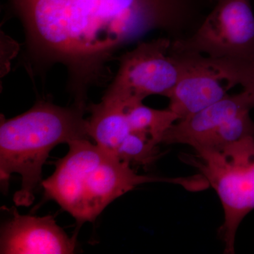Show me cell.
I'll return each mask as SVG.
<instances>
[{
    "label": "cell",
    "instance_id": "cell-4",
    "mask_svg": "<svg viewBox=\"0 0 254 254\" xmlns=\"http://www.w3.org/2000/svg\"><path fill=\"white\" fill-rule=\"evenodd\" d=\"M181 160L194 167L218 193L224 211L218 230L224 253H235L241 222L254 209V137L219 147L193 148Z\"/></svg>",
    "mask_w": 254,
    "mask_h": 254
},
{
    "label": "cell",
    "instance_id": "cell-14",
    "mask_svg": "<svg viewBox=\"0 0 254 254\" xmlns=\"http://www.w3.org/2000/svg\"><path fill=\"white\" fill-rule=\"evenodd\" d=\"M243 89L247 90L252 95V98H253L254 103V71L252 73L250 78H248L247 81L246 82L245 85L242 86Z\"/></svg>",
    "mask_w": 254,
    "mask_h": 254
},
{
    "label": "cell",
    "instance_id": "cell-13",
    "mask_svg": "<svg viewBox=\"0 0 254 254\" xmlns=\"http://www.w3.org/2000/svg\"><path fill=\"white\" fill-rule=\"evenodd\" d=\"M249 137H254V122L251 118L250 111H247L228 120L219 127L203 145L193 148H219Z\"/></svg>",
    "mask_w": 254,
    "mask_h": 254
},
{
    "label": "cell",
    "instance_id": "cell-16",
    "mask_svg": "<svg viewBox=\"0 0 254 254\" xmlns=\"http://www.w3.org/2000/svg\"><path fill=\"white\" fill-rule=\"evenodd\" d=\"M252 2H253V4H254V0H252Z\"/></svg>",
    "mask_w": 254,
    "mask_h": 254
},
{
    "label": "cell",
    "instance_id": "cell-1",
    "mask_svg": "<svg viewBox=\"0 0 254 254\" xmlns=\"http://www.w3.org/2000/svg\"><path fill=\"white\" fill-rule=\"evenodd\" d=\"M25 33L21 64L32 78L60 64L75 104L108 81V64L124 47L153 31L190 36L203 15L198 0H9Z\"/></svg>",
    "mask_w": 254,
    "mask_h": 254
},
{
    "label": "cell",
    "instance_id": "cell-6",
    "mask_svg": "<svg viewBox=\"0 0 254 254\" xmlns=\"http://www.w3.org/2000/svg\"><path fill=\"white\" fill-rule=\"evenodd\" d=\"M173 40L159 37L140 41L119 58L118 72L101 100L128 110L150 95L167 97L185 69L183 53L173 49Z\"/></svg>",
    "mask_w": 254,
    "mask_h": 254
},
{
    "label": "cell",
    "instance_id": "cell-7",
    "mask_svg": "<svg viewBox=\"0 0 254 254\" xmlns=\"http://www.w3.org/2000/svg\"><path fill=\"white\" fill-rule=\"evenodd\" d=\"M177 50L185 56V69L168 96V108L182 120L223 99L228 95L227 92L230 88L224 86V82H227L223 74L208 58Z\"/></svg>",
    "mask_w": 254,
    "mask_h": 254
},
{
    "label": "cell",
    "instance_id": "cell-2",
    "mask_svg": "<svg viewBox=\"0 0 254 254\" xmlns=\"http://www.w3.org/2000/svg\"><path fill=\"white\" fill-rule=\"evenodd\" d=\"M68 151L55 163L51 176L41 182L48 199L55 200L78 224L94 222L114 200L151 182L180 185L190 191L205 190L204 177H163L138 175L131 165L93 144L88 138L73 140Z\"/></svg>",
    "mask_w": 254,
    "mask_h": 254
},
{
    "label": "cell",
    "instance_id": "cell-12",
    "mask_svg": "<svg viewBox=\"0 0 254 254\" xmlns=\"http://www.w3.org/2000/svg\"><path fill=\"white\" fill-rule=\"evenodd\" d=\"M159 145L145 135L131 131L120 145L116 157L131 165L148 167L160 156Z\"/></svg>",
    "mask_w": 254,
    "mask_h": 254
},
{
    "label": "cell",
    "instance_id": "cell-8",
    "mask_svg": "<svg viewBox=\"0 0 254 254\" xmlns=\"http://www.w3.org/2000/svg\"><path fill=\"white\" fill-rule=\"evenodd\" d=\"M76 237H69L51 215H23L16 209L1 229L0 254H70Z\"/></svg>",
    "mask_w": 254,
    "mask_h": 254
},
{
    "label": "cell",
    "instance_id": "cell-11",
    "mask_svg": "<svg viewBox=\"0 0 254 254\" xmlns=\"http://www.w3.org/2000/svg\"><path fill=\"white\" fill-rule=\"evenodd\" d=\"M127 115L131 131L145 135L158 144L163 143L165 133L180 120L169 108L154 109L143 103L128 108Z\"/></svg>",
    "mask_w": 254,
    "mask_h": 254
},
{
    "label": "cell",
    "instance_id": "cell-9",
    "mask_svg": "<svg viewBox=\"0 0 254 254\" xmlns=\"http://www.w3.org/2000/svg\"><path fill=\"white\" fill-rule=\"evenodd\" d=\"M254 108L253 98L247 90L228 95L205 109L178 120L165 133L162 143L186 144L192 148L203 145L228 120Z\"/></svg>",
    "mask_w": 254,
    "mask_h": 254
},
{
    "label": "cell",
    "instance_id": "cell-15",
    "mask_svg": "<svg viewBox=\"0 0 254 254\" xmlns=\"http://www.w3.org/2000/svg\"><path fill=\"white\" fill-rule=\"evenodd\" d=\"M209 1H211V2H213V4H214L217 0H209Z\"/></svg>",
    "mask_w": 254,
    "mask_h": 254
},
{
    "label": "cell",
    "instance_id": "cell-10",
    "mask_svg": "<svg viewBox=\"0 0 254 254\" xmlns=\"http://www.w3.org/2000/svg\"><path fill=\"white\" fill-rule=\"evenodd\" d=\"M91 117L88 120L90 138L98 146L116 156L120 145L131 132L125 108L101 100L90 105Z\"/></svg>",
    "mask_w": 254,
    "mask_h": 254
},
{
    "label": "cell",
    "instance_id": "cell-5",
    "mask_svg": "<svg viewBox=\"0 0 254 254\" xmlns=\"http://www.w3.org/2000/svg\"><path fill=\"white\" fill-rule=\"evenodd\" d=\"M190 36L173 41L177 50L206 57L227 78L254 68L252 0H217Z\"/></svg>",
    "mask_w": 254,
    "mask_h": 254
},
{
    "label": "cell",
    "instance_id": "cell-3",
    "mask_svg": "<svg viewBox=\"0 0 254 254\" xmlns=\"http://www.w3.org/2000/svg\"><path fill=\"white\" fill-rule=\"evenodd\" d=\"M86 109L73 104L64 108L40 100L26 113L0 125V178L7 185L14 173L21 176L20 190L15 193L16 205L29 206L42 182L43 165L51 150L61 143L89 138Z\"/></svg>",
    "mask_w": 254,
    "mask_h": 254
}]
</instances>
